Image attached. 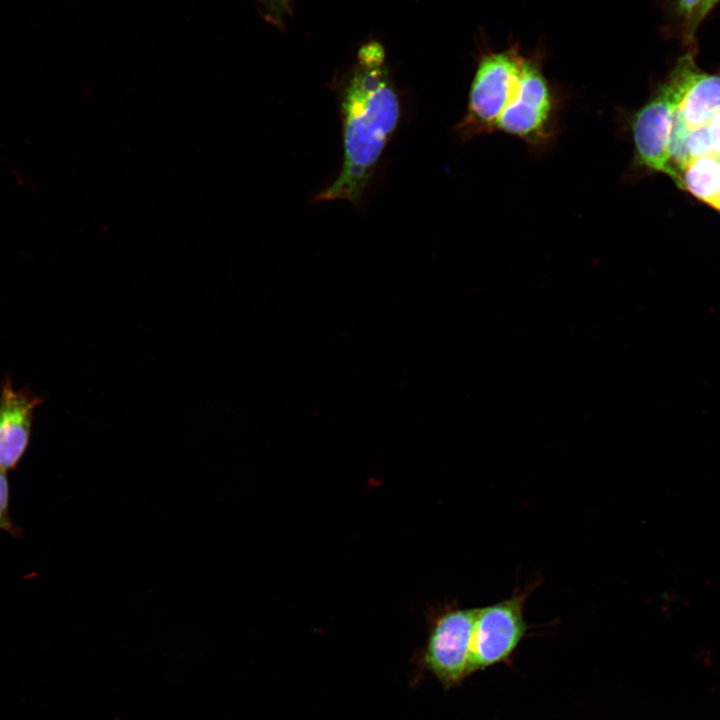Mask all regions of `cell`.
<instances>
[{"label":"cell","instance_id":"obj_1","mask_svg":"<svg viewBox=\"0 0 720 720\" xmlns=\"http://www.w3.org/2000/svg\"><path fill=\"white\" fill-rule=\"evenodd\" d=\"M337 99L343 130V165L315 202L346 200L358 205L400 120L401 108L383 46L360 47L352 67L339 80Z\"/></svg>","mask_w":720,"mask_h":720},{"label":"cell","instance_id":"obj_2","mask_svg":"<svg viewBox=\"0 0 720 720\" xmlns=\"http://www.w3.org/2000/svg\"><path fill=\"white\" fill-rule=\"evenodd\" d=\"M524 60L515 50L489 53L481 58L470 88L466 114L456 126L463 140L495 132L499 118L516 91Z\"/></svg>","mask_w":720,"mask_h":720},{"label":"cell","instance_id":"obj_3","mask_svg":"<svg viewBox=\"0 0 720 720\" xmlns=\"http://www.w3.org/2000/svg\"><path fill=\"white\" fill-rule=\"evenodd\" d=\"M535 583L502 601L476 608L467 675L507 661L528 631L526 600Z\"/></svg>","mask_w":720,"mask_h":720},{"label":"cell","instance_id":"obj_4","mask_svg":"<svg viewBox=\"0 0 720 720\" xmlns=\"http://www.w3.org/2000/svg\"><path fill=\"white\" fill-rule=\"evenodd\" d=\"M475 613L476 608H462L455 602L430 610L423 664L445 688L468 676Z\"/></svg>","mask_w":720,"mask_h":720},{"label":"cell","instance_id":"obj_5","mask_svg":"<svg viewBox=\"0 0 720 720\" xmlns=\"http://www.w3.org/2000/svg\"><path fill=\"white\" fill-rule=\"evenodd\" d=\"M679 59L669 79L633 115L631 121L637 163L666 175L673 117L686 89L685 58L682 56Z\"/></svg>","mask_w":720,"mask_h":720},{"label":"cell","instance_id":"obj_6","mask_svg":"<svg viewBox=\"0 0 720 720\" xmlns=\"http://www.w3.org/2000/svg\"><path fill=\"white\" fill-rule=\"evenodd\" d=\"M555 101L540 66L524 60L516 91L499 118L496 131L532 145L545 143L552 133Z\"/></svg>","mask_w":720,"mask_h":720},{"label":"cell","instance_id":"obj_7","mask_svg":"<svg viewBox=\"0 0 720 720\" xmlns=\"http://www.w3.org/2000/svg\"><path fill=\"white\" fill-rule=\"evenodd\" d=\"M685 59L686 89L673 117L668 164L680 154L690 131L708 124L720 114V76L699 70L690 53Z\"/></svg>","mask_w":720,"mask_h":720},{"label":"cell","instance_id":"obj_8","mask_svg":"<svg viewBox=\"0 0 720 720\" xmlns=\"http://www.w3.org/2000/svg\"><path fill=\"white\" fill-rule=\"evenodd\" d=\"M40 397L24 388L15 389L5 379L0 393V469L15 467L25 453L31 434L34 411Z\"/></svg>","mask_w":720,"mask_h":720},{"label":"cell","instance_id":"obj_9","mask_svg":"<svg viewBox=\"0 0 720 720\" xmlns=\"http://www.w3.org/2000/svg\"><path fill=\"white\" fill-rule=\"evenodd\" d=\"M267 21L280 26L291 11L290 0H257Z\"/></svg>","mask_w":720,"mask_h":720},{"label":"cell","instance_id":"obj_10","mask_svg":"<svg viewBox=\"0 0 720 720\" xmlns=\"http://www.w3.org/2000/svg\"><path fill=\"white\" fill-rule=\"evenodd\" d=\"M706 0H678L677 11L680 16L684 17L690 29L687 36L693 34L694 29L698 25L701 10Z\"/></svg>","mask_w":720,"mask_h":720},{"label":"cell","instance_id":"obj_11","mask_svg":"<svg viewBox=\"0 0 720 720\" xmlns=\"http://www.w3.org/2000/svg\"><path fill=\"white\" fill-rule=\"evenodd\" d=\"M708 143L707 154H720V114L702 126Z\"/></svg>","mask_w":720,"mask_h":720},{"label":"cell","instance_id":"obj_12","mask_svg":"<svg viewBox=\"0 0 720 720\" xmlns=\"http://www.w3.org/2000/svg\"><path fill=\"white\" fill-rule=\"evenodd\" d=\"M8 502L9 486L6 471L0 469V528L9 527Z\"/></svg>","mask_w":720,"mask_h":720},{"label":"cell","instance_id":"obj_13","mask_svg":"<svg viewBox=\"0 0 720 720\" xmlns=\"http://www.w3.org/2000/svg\"><path fill=\"white\" fill-rule=\"evenodd\" d=\"M714 157L717 165V186H718V192L717 197L715 199L714 204L712 205L713 208L720 211V154H710Z\"/></svg>","mask_w":720,"mask_h":720},{"label":"cell","instance_id":"obj_14","mask_svg":"<svg viewBox=\"0 0 720 720\" xmlns=\"http://www.w3.org/2000/svg\"><path fill=\"white\" fill-rule=\"evenodd\" d=\"M719 1L720 0H706L705 4L701 10V13H700L699 21H701L706 16V14L714 7V5Z\"/></svg>","mask_w":720,"mask_h":720}]
</instances>
